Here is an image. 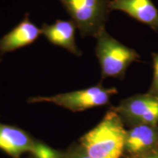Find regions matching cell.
Segmentation results:
<instances>
[{"mask_svg": "<svg viewBox=\"0 0 158 158\" xmlns=\"http://www.w3.org/2000/svg\"><path fill=\"white\" fill-rule=\"evenodd\" d=\"M126 135L124 124L111 108L95 127L82 136L80 145L92 158H122Z\"/></svg>", "mask_w": 158, "mask_h": 158, "instance_id": "1", "label": "cell"}, {"mask_svg": "<svg viewBox=\"0 0 158 158\" xmlns=\"http://www.w3.org/2000/svg\"><path fill=\"white\" fill-rule=\"evenodd\" d=\"M95 53L101 70V79L107 78L123 80L132 63L138 62L140 55L126 46L102 29L98 35Z\"/></svg>", "mask_w": 158, "mask_h": 158, "instance_id": "2", "label": "cell"}, {"mask_svg": "<svg viewBox=\"0 0 158 158\" xmlns=\"http://www.w3.org/2000/svg\"><path fill=\"white\" fill-rule=\"evenodd\" d=\"M110 0H61L63 7L83 37H96L102 29L110 11Z\"/></svg>", "mask_w": 158, "mask_h": 158, "instance_id": "3", "label": "cell"}, {"mask_svg": "<svg viewBox=\"0 0 158 158\" xmlns=\"http://www.w3.org/2000/svg\"><path fill=\"white\" fill-rule=\"evenodd\" d=\"M117 93L116 88H107L99 84L84 89L57 94L53 96L29 98L27 102L29 103L51 102L73 112H80L108 105L111 97Z\"/></svg>", "mask_w": 158, "mask_h": 158, "instance_id": "4", "label": "cell"}, {"mask_svg": "<svg viewBox=\"0 0 158 158\" xmlns=\"http://www.w3.org/2000/svg\"><path fill=\"white\" fill-rule=\"evenodd\" d=\"M124 125H158V98L149 93L137 94L121 100L112 108Z\"/></svg>", "mask_w": 158, "mask_h": 158, "instance_id": "5", "label": "cell"}, {"mask_svg": "<svg viewBox=\"0 0 158 158\" xmlns=\"http://www.w3.org/2000/svg\"><path fill=\"white\" fill-rule=\"evenodd\" d=\"M42 35V29L31 22L29 14L11 31L0 39V58L35 42Z\"/></svg>", "mask_w": 158, "mask_h": 158, "instance_id": "6", "label": "cell"}, {"mask_svg": "<svg viewBox=\"0 0 158 158\" xmlns=\"http://www.w3.org/2000/svg\"><path fill=\"white\" fill-rule=\"evenodd\" d=\"M158 149V125L140 124L127 130L124 154L135 157Z\"/></svg>", "mask_w": 158, "mask_h": 158, "instance_id": "7", "label": "cell"}, {"mask_svg": "<svg viewBox=\"0 0 158 158\" xmlns=\"http://www.w3.org/2000/svg\"><path fill=\"white\" fill-rule=\"evenodd\" d=\"M35 141L20 127L0 122V150L11 157L20 158L23 154L31 153Z\"/></svg>", "mask_w": 158, "mask_h": 158, "instance_id": "8", "label": "cell"}, {"mask_svg": "<svg viewBox=\"0 0 158 158\" xmlns=\"http://www.w3.org/2000/svg\"><path fill=\"white\" fill-rule=\"evenodd\" d=\"M110 10H119L158 31V10L152 0H110Z\"/></svg>", "mask_w": 158, "mask_h": 158, "instance_id": "9", "label": "cell"}, {"mask_svg": "<svg viewBox=\"0 0 158 158\" xmlns=\"http://www.w3.org/2000/svg\"><path fill=\"white\" fill-rule=\"evenodd\" d=\"M77 27L72 20H56L52 24L43 23L42 34L53 45L63 48L76 56H82V51L76 43Z\"/></svg>", "mask_w": 158, "mask_h": 158, "instance_id": "10", "label": "cell"}, {"mask_svg": "<svg viewBox=\"0 0 158 158\" xmlns=\"http://www.w3.org/2000/svg\"><path fill=\"white\" fill-rule=\"evenodd\" d=\"M31 154L33 158H64V152L53 149L39 141H35Z\"/></svg>", "mask_w": 158, "mask_h": 158, "instance_id": "11", "label": "cell"}, {"mask_svg": "<svg viewBox=\"0 0 158 158\" xmlns=\"http://www.w3.org/2000/svg\"><path fill=\"white\" fill-rule=\"evenodd\" d=\"M153 78L147 93L158 98V52L152 54Z\"/></svg>", "mask_w": 158, "mask_h": 158, "instance_id": "12", "label": "cell"}, {"mask_svg": "<svg viewBox=\"0 0 158 158\" xmlns=\"http://www.w3.org/2000/svg\"><path fill=\"white\" fill-rule=\"evenodd\" d=\"M64 158H92L81 145L72 146L64 152Z\"/></svg>", "mask_w": 158, "mask_h": 158, "instance_id": "13", "label": "cell"}, {"mask_svg": "<svg viewBox=\"0 0 158 158\" xmlns=\"http://www.w3.org/2000/svg\"><path fill=\"white\" fill-rule=\"evenodd\" d=\"M124 158H158V149L153 150V151L148 152L144 155L135 156V157H128L126 156Z\"/></svg>", "mask_w": 158, "mask_h": 158, "instance_id": "14", "label": "cell"}]
</instances>
